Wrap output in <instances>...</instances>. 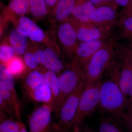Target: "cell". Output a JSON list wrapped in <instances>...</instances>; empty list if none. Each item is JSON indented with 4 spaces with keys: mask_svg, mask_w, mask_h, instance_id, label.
<instances>
[{
    "mask_svg": "<svg viewBox=\"0 0 132 132\" xmlns=\"http://www.w3.org/2000/svg\"><path fill=\"white\" fill-rule=\"evenodd\" d=\"M119 65L114 64L113 71L110 75L111 78L102 82L98 106L101 113L121 117L127 110V100L119 85Z\"/></svg>",
    "mask_w": 132,
    "mask_h": 132,
    "instance_id": "6da1fadb",
    "label": "cell"
},
{
    "mask_svg": "<svg viewBox=\"0 0 132 132\" xmlns=\"http://www.w3.org/2000/svg\"><path fill=\"white\" fill-rule=\"evenodd\" d=\"M116 54L114 39L110 38L84 67L81 79L87 84L98 82L113 62Z\"/></svg>",
    "mask_w": 132,
    "mask_h": 132,
    "instance_id": "7a4b0ae2",
    "label": "cell"
},
{
    "mask_svg": "<svg viewBox=\"0 0 132 132\" xmlns=\"http://www.w3.org/2000/svg\"><path fill=\"white\" fill-rule=\"evenodd\" d=\"M102 82L100 80L94 84H86L75 117L71 123V130H79L85 118L92 115L98 108Z\"/></svg>",
    "mask_w": 132,
    "mask_h": 132,
    "instance_id": "3957f363",
    "label": "cell"
},
{
    "mask_svg": "<svg viewBox=\"0 0 132 132\" xmlns=\"http://www.w3.org/2000/svg\"><path fill=\"white\" fill-rule=\"evenodd\" d=\"M83 68L75 59L71 61L67 68L59 74L60 95L56 111L60 109L68 98L78 87L82 78Z\"/></svg>",
    "mask_w": 132,
    "mask_h": 132,
    "instance_id": "277c9868",
    "label": "cell"
},
{
    "mask_svg": "<svg viewBox=\"0 0 132 132\" xmlns=\"http://www.w3.org/2000/svg\"><path fill=\"white\" fill-rule=\"evenodd\" d=\"M86 82L81 79L78 87L68 98L62 105L58 116V121L53 124L60 132H70L71 125L79 106L81 96L86 86Z\"/></svg>",
    "mask_w": 132,
    "mask_h": 132,
    "instance_id": "5b68a950",
    "label": "cell"
},
{
    "mask_svg": "<svg viewBox=\"0 0 132 132\" xmlns=\"http://www.w3.org/2000/svg\"><path fill=\"white\" fill-rule=\"evenodd\" d=\"M56 32L63 57L70 60L74 59L79 42L72 26L67 21L57 24Z\"/></svg>",
    "mask_w": 132,
    "mask_h": 132,
    "instance_id": "8992f818",
    "label": "cell"
},
{
    "mask_svg": "<svg viewBox=\"0 0 132 132\" xmlns=\"http://www.w3.org/2000/svg\"><path fill=\"white\" fill-rule=\"evenodd\" d=\"M12 24L18 29L28 37L33 42L43 43L47 46L52 40L44 31L31 19L25 16H18Z\"/></svg>",
    "mask_w": 132,
    "mask_h": 132,
    "instance_id": "52a82bcc",
    "label": "cell"
},
{
    "mask_svg": "<svg viewBox=\"0 0 132 132\" xmlns=\"http://www.w3.org/2000/svg\"><path fill=\"white\" fill-rule=\"evenodd\" d=\"M64 21L68 22L72 26L79 43L94 40H106L111 38L91 21H82L70 16Z\"/></svg>",
    "mask_w": 132,
    "mask_h": 132,
    "instance_id": "ba28073f",
    "label": "cell"
},
{
    "mask_svg": "<svg viewBox=\"0 0 132 132\" xmlns=\"http://www.w3.org/2000/svg\"><path fill=\"white\" fill-rule=\"evenodd\" d=\"M52 103L43 104L35 109L29 118V132H49L53 124Z\"/></svg>",
    "mask_w": 132,
    "mask_h": 132,
    "instance_id": "9c48e42d",
    "label": "cell"
},
{
    "mask_svg": "<svg viewBox=\"0 0 132 132\" xmlns=\"http://www.w3.org/2000/svg\"><path fill=\"white\" fill-rule=\"evenodd\" d=\"M119 15L117 10L110 7L96 8L90 15V20L102 31L110 36L118 22Z\"/></svg>",
    "mask_w": 132,
    "mask_h": 132,
    "instance_id": "30bf717a",
    "label": "cell"
},
{
    "mask_svg": "<svg viewBox=\"0 0 132 132\" xmlns=\"http://www.w3.org/2000/svg\"><path fill=\"white\" fill-rule=\"evenodd\" d=\"M62 57H64L60 46L55 42L53 43L49 46L46 47L44 50L43 67L46 70L60 74L65 69Z\"/></svg>",
    "mask_w": 132,
    "mask_h": 132,
    "instance_id": "8fae6325",
    "label": "cell"
},
{
    "mask_svg": "<svg viewBox=\"0 0 132 132\" xmlns=\"http://www.w3.org/2000/svg\"><path fill=\"white\" fill-rule=\"evenodd\" d=\"M108 40H94L80 43L73 59L84 68L92 57Z\"/></svg>",
    "mask_w": 132,
    "mask_h": 132,
    "instance_id": "7c38bea8",
    "label": "cell"
},
{
    "mask_svg": "<svg viewBox=\"0 0 132 132\" xmlns=\"http://www.w3.org/2000/svg\"><path fill=\"white\" fill-rule=\"evenodd\" d=\"M119 85L127 100L128 109L132 104V68L122 60L120 63Z\"/></svg>",
    "mask_w": 132,
    "mask_h": 132,
    "instance_id": "4fadbf2b",
    "label": "cell"
},
{
    "mask_svg": "<svg viewBox=\"0 0 132 132\" xmlns=\"http://www.w3.org/2000/svg\"><path fill=\"white\" fill-rule=\"evenodd\" d=\"M78 0H59L49 15L52 27L56 29L57 24L71 16Z\"/></svg>",
    "mask_w": 132,
    "mask_h": 132,
    "instance_id": "5bb4252c",
    "label": "cell"
},
{
    "mask_svg": "<svg viewBox=\"0 0 132 132\" xmlns=\"http://www.w3.org/2000/svg\"><path fill=\"white\" fill-rule=\"evenodd\" d=\"M45 83L43 72L39 70L28 71L23 77L22 87L24 94L26 96Z\"/></svg>",
    "mask_w": 132,
    "mask_h": 132,
    "instance_id": "9a60e30c",
    "label": "cell"
},
{
    "mask_svg": "<svg viewBox=\"0 0 132 132\" xmlns=\"http://www.w3.org/2000/svg\"><path fill=\"white\" fill-rule=\"evenodd\" d=\"M8 39L15 54L20 56H23L29 44L28 37L15 28L10 33Z\"/></svg>",
    "mask_w": 132,
    "mask_h": 132,
    "instance_id": "2e32d148",
    "label": "cell"
},
{
    "mask_svg": "<svg viewBox=\"0 0 132 132\" xmlns=\"http://www.w3.org/2000/svg\"><path fill=\"white\" fill-rule=\"evenodd\" d=\"M95 8L89 0H78L70 16L82 21H89Z\"/></svg>",
    "mask_w": 132,
    "mask_h": 132,
    "instance_id": "e0dca14e",
    "label": "cell"
},
{
    "mask_svg": "<svg viewBox=\"0 0 132 132\" xmlns=\"http://www.w3.org/2000/svg\"><path fill=\"white\" fill-rule=\"evenodd\" d=\"M43 75L45 83L51 89L53 112L56 113L60 95L59 76L53 72L47 70L43 72Z\"/></svg>",
    "mask_w": 132,
    "mask_h": 132,
    "instance_id": "ac0fdd59",
    "label": "cell"
},
{
    "mask_svg": "<svg viewBox=\"0 0 132 132\" xmlns=\"http://www.w3.org/2000/svg\"><path fill=\"white\" fill-rule=\"evenodd\" d=\"M116 25L119 28L120 38L127 43L132 44V16L124 13L119 16Z\"/></svg>",
    "mask_w": 132,
    "mask_h": 132,
    "instance_id": "d6986e66",
    "label": "cell"
},
{
    "mask_svg": "<svg viewBox=\"0 0 132 132\" xmlns=\"http://www.w3.org/2000/svg\"><path fill=\"white\" fill-rule=\"evenodd\" d=\"M0 98L5 102L14 112L17 121H21L20 107L18 98L12 94L0 82Z\"/></svg>",
    "mask_w": 132,
    "mask_h": 132,
    "instance_id": "ffe728a7",
    "label": "cell"
},
{
    "mask_svg": "<svg viewBox=\"0 0 132 132\" xmlns=\"http://www.w3.org/2000/svg\"><path fill=\"white\" fill-rule=\"evenodd\" d=\"M27 97L34 101L42 102L44 104H52L51 89L45 82L30 92Z\"/></svg>",
    "mask_w": 132,
    "mask_h": 132,
    "instance_id": "44dd1931",
    "label": "cell"
},
{
    "mask_svg": "<svg viewBox=\"0 0 132 132\" xmlns=\"http://www.w3.org/2000/svg\"><path fill=\"white\" fill-rule=\"evenodd\" d=\"M4 65L14 78L24 76L28 71L23 58L16 55Z\"/></svg>",
    "mask_w": 132,
    "mask_h": 132,
    "instance_id": "7402d4cb",
    "label": "cell"
},
{
    "mask_svg": "<svg viewBox=\"0 0 132 132\" xmlns=\"http://www.w3.org/2000/svg\"><path fill=\"white\" fill-rule=\"evenodd\" d=\"M29 13L37 20H40L48 14L45 0H29Z\"/></svg>",
    "mask_w": 132,
    "mask_h": 132,
    "instance_id": "603a6c76",
    "label": "cell"
},
{
    "mask_svg": "<svg viewBox=\"0 0 132 132\" xmlns=\"http://www.w3.org/2000/svg\"><path fill=\"white\" fill-rule=\"evenodd\" d=\"M0 82L7 88L12 94L18 98L15 87L14 77L4 64H1Z\"/></svg>",
    "mask_w": 132,
    "mask_h": 132,
    "instance_id": "cb8c5ba5",
    "label": "cell"
},
{
    "mask_svg": "<svg viewBox=\"0 0 132 132\" xmlns=\"http://www.w3.org/2000/svg\"><path fill=\"white\" fill-rule=\"evenodd\" d=\"M117 55L132 68V44L121 43L114 40Z\"/></svg>",
    "mask_w": 132,
    "mask_h": 132,
    "instance_id": "d4e9b609",
    "label": "cell"
},
{
    "mask_svg": "<svg viewBox=\"0 0 132 132\" xmlns=\"http://www.w3.org/2000/svg\"><path fill=\"white\" fill-rule=\"evenodd\" d=\"M29 44L27 52L23 55V59L28 70H39L44 72L46 69L43 67L39 65L35 54L33 51L32 46Z\"/></svg>",
    "mask_w": 132,
    "mask_h": 132,
    "instance_id": "484cf974",
    "label": "cell"
},
{
    "mask_svg": "<svg viewBox=\"0 0 132 132\" xmlns=\"http://www.w3.org/2000/svg\"><path fill=\"white\" fill-rule=\"evenodd\" d=\"M21 122L7 118L5 114L1 112L0 132H20Z\"/></svg>",
    "mask_w": 132,
    "mask_h": 132,
    "instance_id": "4316f807",
    "label": "cell"
},
{
    "mask_svg": "<svg viewBox=\"0 0 132 132\" xmlns=\"http://www.w3.org/2000/svg\"><path fill=\"white\" fill-rule=\"evenodd\" d=\"M8 7L17 15L25 16L29 13V0H10Z\"/></svg>",
    "mask_w": 132,
    "mask_h": 132,
    "instance_id": "83f0119b",
    "label": "cell"
},
{
    "mask_svg": "<svg viewBox=\"0 0 132 132\" xmlns=\"http://www.w3.org/2000/svg\"><path fill=\"white\" fill-rule=\"evenodd\" d=\"M16 55L8 38H5L1 43L0 46L1 64H6Z\"/></svg>",
    "mask_w": 132,
    "mask_h": 132,
    "instance_id": "f1b7e54d",
    "label": "cell"
},
{
    "mask_svg": "<svg viewBox=\"0 0 132 132\" xmlns=\"http://www.w3.org/2000/svg\"><path fill=\"white\" fill-rule=\"evenodd\" d=\"M99 132H125L117 120L113 119L106 118L100 122Z\"/></svg>",
    "mask_w": 132,
    "mask_h": 132,
    "instance_id": "f546056e",
    "label": "cell"
},
{
    "mask_svg": "<svg viewBox=\"0 0 132 132\" xmlns=\"http://www.w3.org/2000/svg\"><path fill=\"white\" fill-rule=\"evenodd\" d=\"M95 8L105 6L110 7L117 10L118 5L114 0H89Z\"/></svg>",
    "mask_w": 132,
    "mask_h": 132,
    "instance_id": "4dcf8cb0",
    "label": "cell"
},
{
    "mask_svg": "<svg viewBox=\"0 0 132 132\" xmlns=\"http://www.w3.org/2000/svg\"><path fill=\"white\" fill-rule=\"evenodd\" d=\"M119 6L123 7L124 12L129 16H132V0H114Z\"/></svg>",
    "mask_w": 132,
    "mask_h": 132,
    "instance_id": "1f68e13d",
    "label": "cell"
},
{
    "mask_svg": "<svg viewBox=\"0 0 132 132\" xmlns=\"http://www.w3.org/2000/svg\"><path fill=\"white\" fill-rule=\"evenodd\" d=\"M0 110L1 112L10 116L12 118H15L14 112L1 98H0Z\"/></svg>",
    "mask_w": 132,
    "mask_h": 132,
    "instance_id": "d6a6232c",
    "label": "cell"
},
{
    "mask_svg": "<svg viewBox=\"0 0 132 132\" xmlns=\"http://www.w3.org/2000/svg\"><path fill=\"white\" fill-rule=\"evenodd\" d=\"M33 51L35 54V57L37 59L38 63L40 65L43 67L42 61L43 59V54H44L45 49H43L37 46V45H32V46Z\"/></svg>",
    "mask_w": 132,
    "mask_h": 132,
    "instance_id": "836d02e7",
    "label": "cell"
},
{
    "mask_svg": "<svg viewBox=\"0 0 132 132\" xmlns=\"http://www.w3.org/2000/svg\"><path fill=\"white\" fill-rule=\"evenodd\" d=\"M1 31H0V36L1 38L5 32L8 24H9V20L5 15L2 13L1 14Z\"/></svg>",
    "mask_w": 132,
    "mask_h": 132,
    "instance_id": "e575fe53",
    "label": "cell"
},
{
    "mask_svg": "<svg viewBox=\"0 0 132 132\" xmlns=\"http://www.w3.org/2000/svg\"><path fill=\"white\" fill-rule=\"evenodd\" d=\"M121 118H123L126 126L129 130L132 132V115L130 114H123Z\"/></svg>",
    "mask_w": 132,
    "mask_h": 132,
    "instance_id": "d590c367",
    "label": "cell"
},
{
    "mask_svg": "<svg viewBox=\"0 0 132 132\" xmlns=\"http://www.w3.org/2000/svg\"><path fill=\"white\" fill-rule=\"evenodd\" d=\"M59 0H45L47 6L48 15L51 13Z\"/></svg>",
    "mask_w": 132,
    "mask_h": 132,
    "instance_id": "8d00e7d4",
    "label": "cell"
},
{
    "mask_svg": "<svg viewBox=\"0 0 132 132\" xmlns=\"http://www.w3.org/2000/svg\"><path fill=\"white\" fill-rule=\"evenodd\" d=\"M20 132H28L27 130L26 126L22 122H20Z\"/></svg>",
    "mask_w": 132,
    "mask_h": 132,
    "instance_id": "74e56055",
    "label": "cell"
},
{
    "mask_svg": "<svg viewBox=\"0 0 132 132\" xmlns=\"http://www.w3.org/2000/svg\"><path fill=\"white\" fill-rule=\"evenodd\" d=\"M127 112H126V113L130 114H131L132 115V104L127 109Z\"/></svg>",
    "mask_w": 132,
    "mask_h": 132,
    "instance_id": "f35d334b",
    "label": "cell"
},
{
    "mask_svg": "<svg viewBox=\"0 0 132 132\" xmlns=\"http://www.w3.org/2000/svg\"><path fill=\"white\" fill-rule=\"evenodd\" d=\"M49 132H60L59 131H58L56 129V128H55L54 127V126L53 125V126H52V129H51L50 131Z\"/></svg>",
    "mask_w": 132,
    "mask_h": 132,
    "instance_id": "ab89813d",
    "label": "cell"
},
{
    "mask_svg": "<svg viewBox=\"0 0 132 132\" xmlns=\"http://www.w3.org/2000/svg\"><path fill=\"white\" fill-rule=\"evenodd\" d=\"M87 132H94L92 130H90V129H87V130H86Z\"/></svg>",
    "mask_w": 132,
    "mask_h": 132,
    "instance_id": "60d3db41",
    "label": "cell"
},
{
    "mask_svg": "<svg viewBox=\"0 0 132 132\" xmlns=\"http://www.w3.org/2000/svg\"><path fill=\"white\" fill-rule=\"evenodd\" d=\"M76 132H79V130H76ZM87 132L86 131V132Z\"/></svg>",
    "mask_w": 132,
    "mask_h": 132,
    "instance_id": "b9f144b4",
    "label": "cell"
},
{
    "mask_svg": "<svg viewBox=\"0 0 132 132\" xmlns=\"http://www.w3.org/2000/svg\"><path fill=\"white\" fill-rule=\"evenodd\" d=\"M74 132H76V131H73Z\"/></svg>",
    "mask_w": 132,
    "mask_h": 132,
    "instance_id": "7bdbcfd3",
    "label": "cell"
}]
</instances>
